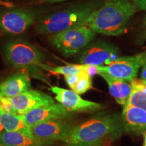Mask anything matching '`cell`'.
Listing matches in <instances>:
<instances>
[{
    "label": "cell",
    "mask_w": 146,
    "mask_h": 146,
    "mask_svg": "<svg viewBox=\"0 0 146 146\" xmlns=\"http://www.w3.org/2000/svg\"><path fill=\"white\" fill-rule=\"evenodd\" d=\"M123 131L121 116L102 112L72 127L63 142L66 146H92L114 141L122 135Z\"/></svg>",
    "instance_id": "cell-1"
},
{
    "label": "cell",
    "mask_w": 146,
    "mask_h": 146,
    "mask_svg": "<svg viewBox=\"0 0 146 146\" xmlns=\"http://www.w3.org/2000/svg\"><path fill=\"white\" fill-rule=\"evenodd\" d=\"M137 8L131 0H105L87 20V25L96 33L117 36L125 33Z\"/></svg>",
    "instance_id": "cell-2"
},
{
    "label": "cell",
    "mask_w": 146,
    "mask_h": 146,
    "mask_svg": "<svg viewBox=\"0 0 146 146\" xmlns=\"http://www.w3.org/2000/svg\"><path fill=\"white\" fill-rule=\"evenodd\" d=\"M104 0H95L75 4L62 11L40 18L36 31L56 34L72 27L85 25L91 14L103 4Z\"/></svg>",
    "instance_id": "cell-3"
},
{
    "label": "cell",
    "mask_w": 146,
    "mask_h": 146,
    "mask_svg": "<svg viewBox=\"0 0 146 146\" xmlns=\"http://www.w3.org/2000/svg\"><path fill=\"white\" fill-rule=\"evenodd\" d=\"M7 61L18 68L25 69L36 78L49 83L42 73V70H49L48 65L45 64V55L36 46L23 40L11 41L3 48Z\"/></svg>",
    "instance_id": "cell-4"
},
{
    "label": "cell",
    "mask_w": 146,
    "mask_h": 146,
    "mask_svg": "<svg viewBox=\"0 0 146 146\" xmlns=\"http://www.w3.org/2000/svg\"><path fill=\"white\" fill-rule=\"evenodd\" d=\"M96 36V33L87 25H81L55 34L52 43L65 57L69 58L83 50Z\"/></svg>",
    "instance_id": "cell-5"
},
{
    "label": "cell",
    "mask_w": 146,
    "mask_h": 146,
    "mask_svg": "<svg viewBox=\"0 0 146 146\" xmlns=\"http://www.w3.org/2000/svg\"><path fill=\"white\" fill-rule=\"evenodd\" d=\"M118 49L108 42L98 41L90 43L81 50L78 58L80 64L104 66L118 58Z\"/></svg>",
    "instance_id": "cell-6"
},
{
    "label": "cell",
    "mask_w": 146,
    "mask_h": 146,
    "mask_svg": "<svg viewBox=\"0 0 146 146\" xmlns=\"http://www.w3.org/2000/svg\"><path fill=\"white\" fill-rule=\"evenodd\" d=\"M145 62L146 52L134 56L119 57L109 65L97 66V68L114 77L132 82L135 79L139 70Z\"/></svg>",
    "instance_id": "cell-7"
},
{
    "label": "cell",
    "mask_w": 146,
    "mask_h": 146,
    "mask_svg": "<svg viewBox=\"0 0 146 146\" xmlns=\"http://www.w3.org/2000/svg\"><path fill=\"white\" fill-rule=\"evenodd\" d=\"M36 12L28 9H14L0 12V32L18 35L28 30L35 21Z\"/></svg>",
    "instance_id": "cell-8"
},
{
    "label": "cell",
    "mask_w": 146,
    "mask_h": 146,
    "mask_svg": "<svg viewBox=\"0 0 146 146\" xmlns=\"http://www.w3.org/2000/svg\"><path fill=\"white\" fill-rule=\"evenodd\" d=\"M72 127L64 120H52L31 126L30 133L36 141L44 146L56 141H63Z\"/></svg>",
    "instance_id": "cell-9"
},
{
    "label": "cell",
    "mask_w": 146,
    "mask_h": 146,
    "mask_svg": "<svg viewBox=\"0 0 146 146\" xmlns=\"http://www.w3.org/2000/svg\"><path fill=\"white\" fill-rule=\"evenodd\" d=\"M55 94V99L69 112H95L104 109L102 104L84 100L72 90L52 86L50 89Z\"/></svg>",
    "instance_id": "cell-10"
},
{
    "label": "cell",
    "mask_w": 146,
    "mask_h": 146,
    "mask_svg": "<svg viewBox=\"0 0 146 146\" xmlns=\"http://www.w3.org/2000/svg\"><path fill=\"white\" fill-rule=\"evenodd\" d=\"M8 99L21 116L37 108L56 103L51 96L31 89Z\"/></svg>",
    "instance_id": "cell-11"
},
{
    "label": "cell",
    "mask_w": 146,
    "mask_h": 146,
    "mask_svg": "<svg viewBox=\"0 0 146 146\" xmlns=\"http://www.w3.org/2000/svg\"><path fill=\"white\" fill-rule=\"evenodd\" d=\"M69 116V111L62 105L60 103H54L33 110L23 116L27 125L31 127L35 124L48 120H64Z\"/></svg>",
    "instance_id": "cell-12"
},
{
    "label": "cell",
    "mask_w": 146,
    "mask_h": 146,
    "mask_svg": "<svg viewBox=\"0 0 146 146\" xmlns=\"http://www.w3.org/2000/svg\"><path fill=\"white\" fill-rule=\"evenodd\" d=\"M124 131L137 134L146 131V110L127 103L123 106L121 114Z\"/></svg>",
    "instance_id": "cell-13"
},
{
    "label": "cell",
    "mask_w": 146,
    "mask_h": 146,
    "mask_svg": "<svg viewBox=\"0 0 146 146\" xmlns=\"http://www.w3.org/2000/svg\"><path fill=\"white\" fill-rule=\"evenodd\" d=\"M31 83L28 72H18L0 83V97L11 98L31 89Z\"/></svg>",
    "instance_id": "cell-14"
},
{
    "label": "cell",
    "mask_w": 146,
    "mask_h": 146,
    "mask_svg": "<svg viewBox=\"0 0 146 146\" xmlns=\"http://www.w3.org/2000/svg\"><path fill=\"white\" fill-rule=\"evenodd\" d=\"M98 74H99L106 82L110 94L114 98L116 102L118 104L125 106L129 101L132 92L131 82L114 77L108 73L99 70Z\"/></svg>",
    "instance_id": "cell-15"
},
{
    "label": "cell",
    "mask_w": 146,
    "mask_h": 146,
    "mask_svg": "<svg viewBox=\"0 0 146 146\" xmlns=\"http://www.w3.org/2000/svg\"><path fill=\"white\" fill-rule=\"evenodd\" d=\"M21 132L29 135L30 127L27 125L23 116L19 114L6 113L3 111L0 112V132Z\"/></svg>",
    "instance_id": "cell-16"
},
{
    "label": "cell",
    "mask_w": 146,
    "mask_h": 146,
    "mask_svg": "<svg viewBox=\"0 0 146 146\" xmlns=\"http://www.w3.org/2000/svg\"><path fill=\"white\" fill-rule=\"evenodd\" d=\"M0 143L4 146H43L32 136L21 132H0Z\"/></svg>",
    "instance_id": "cell-17"
},
{
    "label": "cell",
    "mask_w": 146,
    "mask_h": 146,
    "mask_svg": "<svg viewBox=\"0 0 146 146\" xmlns=\"http://www.w3.org/2000/svg\"><path fill=\"white\" fill-rule=\"evenodd\" d=\"M132 92L128 103L146 110V83L135 78L131 82Z\"/></svg>",
    "instance_id": "cell-18"
},
{
    "label": "cell",
    "mask_w": 146,
    "mask_h": 146,
    "mask_svg": "<svg viewBox=\"0 0 146 146\" xmlns=\"http://www.w3.org/2000/svg\"><path fill=\"white\" fill-rule=\"evenodd\" d=\"M85 68L79 72L78 80L72 89V91H74L78 95L85 94L87 91L92 88V78H91L92 76H91L86 72Z\"/></svg>",
    "instance_id": "cell-19"
},
{
    "label": "cell",
    "mask_w": 146,
    "mask_h": 146,
    "mask_svg": "<svg viewBox=\"0 0 146 146\" xmlns=\"http://www.w3.org/2000/svg\"><path fill=\"white\" fill-rule=\"evenodd\" d=\"M85 66L84 64H70L67 66H62L51 67L50 66L48 71H50L54 74H62L64 76L70 75V74H76L85 68Z\"/></svg>",
    "instance_id": "cell-20"
},
{
    "label": "cell",
    "mask_w": 146,
    "mask_h": 146,
    "mask_svg": "<svg viewBox=\"0 0 146 146\" xmlns=\"http://www.w3.org/2000/svg\"><path fill=\"white\" fill-rule=\"evenodd\" d=\"M0 108L2 109L3 112L9 113V114H18L17 111L16 110L15 108L14 107L12 102L8 98H3L0 97Z\"/></svg>",
    "instance_id": "cell-21"
},
{
    "label": "cell",
    "mask_w": 146,
    "mask_h": 146,
    "mask_svg": "<svg viewBox=\"0 0 146 146\" xmlns=\"http://www.w3.org/2000/svg\"><path fill=\"white\" fill-rule=\"evenodd\" d=\"M64 77L66 83L68 84V86L72 89L73 87H74V85H75V83L78 80V78H79V72L76 73V74H70V75L64 76Z\"/></svg>",
    "instance_id": "cell-22"
},
{
    "label": "cell",
    "mask_w": 146,
    "mask_h": 146,
    "mask_svg": "<svg viewBox=\"0 0 146 146\" xmlns=\"http://www.w3.org/2000/svg\"><path fill=\"white\" fill-rule=\"evenodd\" d=\"M139 11H146V0H131Z\"/></svg>",
    "instance_id": "cell-23"
},
{
    "label": "cell",
    "mask_w": 146,
    "mask_h": 146,
    "mask_svg": "<svg viewBox=\"0 0 146 146\" xmlns=\"http://www.w3.org/2000/svg\"><path fill=\"white\" fill-rule=\"evenodd\" d=\"M140 79L146 83V62L141 66L140 72Z\"/></svg>",
    "instance_id": "cell-24"
},
{
    "label": "cell",
    "mask_w": 146,
    "mask_h": 146,
    "mask_svg": "<svg viewBox=\"0 0 146 146\" xmlns=\"http://www.w3.org/2000/svg\"><path fill=\"white\" fill-rule=\"evenodd\" d=\"M141 39L143 40L142 43L144 42L146 40V18L144 21L143 26V31H142V35L141 36Z\"/></svg>",
    "instance_id": "cell-25"
},
{
    "label": "cell",
    "mask_w": 146,
    "mask_h": 146,
    "mask_svg": "<svg viewBox=\"0 0 146 146\" xmlns=\"http://www.w3.org/2000/svg\"><path fill=\"white\" fill-rule=\"evenodd\" d=\"M0 5H2V6L6 7V8H12L14 5L12 3L8 2V1H4L2 0H0Z\"/></svg>",
    "instance_id": "cell-26"
},
{
    "label": "cell",
    "mask_w": 146,
    "mask_h": 146,
    "mask_svg": "<svg viewBox=\"0 0 146 146\" xmlns=\"http://www.w3.org/2000/svg\"><path fill=\"white\" fill-rule=\"evenodd\" d=\"M42 1H46V2L50 3H55V2H60V1H66V0H41Z\"/></svg>",
    "instance_id": "cell-27"
},
{
    "label": "cell",
    "mask_w": 146,
    "mask_h": 146,
    "mask_svg": "<svg viewBox=\"0 0 146 146\" xmlns=\"http://www.w3.org/2000/svg\"><path fill=\"white\" fill-rule=\"evenodd\" d=\"M142 135H143V142L142 146H146V131L142 133Z\"/></svg>",
    "instance_id": "cell-28"
},
{
    "label": "cell",
    "mask_w": 146,
    "mask_h": 146,
    "mask_svg": "<svg viewBox=\"0 0 146 146\" xmlns=\"http://www.w3.org/2000/svg\"><path fill=\"white\" fill-rule=\"evenodd\" d=\"M92 146H107V145H106V142H103V143H97L96 145H92Z\"/></svg>",
    "instance_id": "cell-29"
},
{
    "label": "cell",
    "mask_w": 146,
    "mask_h": 146,
    "mask_svg": "<svg viewBox=\"0 0 146 146\" xmlns=\"http://www.w3.org/2000/svg\"><path fill=\"white\" fill-rule=\"evenodd\" d=\"M1 111H3V110H2V109H1V108H0V112H1Z\"/></svg>",
    "instance_id": "cell-30"
},
{
    "label": "cell",
    "mask_w": 146,
    "mask_h": 146,
    "mask_svg": "<svg viewBox=\"0 0 146 146\" xmlns=\"http://www.w3.org/2000/svg\"><path fill=\"white\" fill-rule=\"evenodd\" d=\"M0 146H4V145H3L2 144H1V143H0Z\"/></svg>",
    "instance_id": "cell-31"
}]
</instances>
